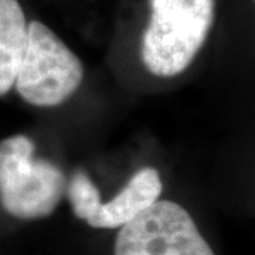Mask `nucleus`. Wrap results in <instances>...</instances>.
Masks as SVG:
<instances>
[{"label": "nucleus", "mask_w": 255, "mask_h": 255, "mask_svg": "<svg viewBox=\"0 0 255 255\" xmlns=\"http://www.w3.org/2000/svg\"><path fill=\"white\" fill-rule=\"evenodd\" d=\"M216 0H150L142 60L156 77L182 74L204 46L214 23Z\"/></svg>", "instance_id": "f257e3e1"}, {"label": "nucleus", "mask_w": 255, "mask_h": 255, "mask_svg": "<svg viewBox=\"0 0 255 255\" xmlns=\"http://www.w3.org/2000/svg\"><path fill=\"white\" fill-rule=\"evenodd\" d=\"M34 143L24 135L0 142V203L20 220L50 216L65 193L61 169L46 159H36Z\"/></svg>", "instance_id": "f03ea898"}, {"label": "nucleus", "mask_w": 255, "mask_h": 255, "mask_svg": "<svg viewBox=\"0 0 255 255\" xmlns=\"http://www.w3.org/2000/svg\"><path fill=\"white\" fill-rule=\"evenodd\" d=\"M84 78L81 60L41 21L27 26V44L14 85L23 100L36 107H57Z\"/></svg>", "instance_id": "7ed1b4c3"}, {"label": "nucleus", "mask_w": 255, "mask_h": 255, "mask_svg": "<svg viewBox=\"0 0 255 255\" xmlns=\"http://www.w3.org/2000/svg\"><path fill=\"white\" fill-rule=\"evenodd\" d=\"M115 255H214L190 214L177 203L157 200L121 227Z\"/></svg>", "instance_id": "20e7f679"}, {"label": "nucleus", "mask_w": 255, "mask_h": 255, "mask_svg": "<svg viewBox=\"0 0 255 255\" xmlns=\"http://www.w3.org/2000/svg\"><path fill=\"white\" fill-rule=\"evenodd\" d=\"M160 174L153 167H143L108 203H102L90 219L94 228H118L133 220L143 210L159 200L162 194Z\"/></svg>", "instance_id": "39448f33"}, {"label": "nucleus", "mask_w": 255, "mask_h": 255, "mask_svg": "<svg viewBox=\"0 0 255 255\" xmlns=\"http://www.w3.org/2000/svg\"><path fill=\"white\" fill-rule=\"evenodd\" d=\"M27 26L18 0H0V97L14 85L27 44Z\"/></svg>", "instance_id": "423d86ee"}, {"label": "nucleus", "mask_w": 255, "mask_h": 255, "mask_svg": "<svg viewBox=\"0 0 255 255\" xmlns=\"http://www.w3.org/2000/svg\"><path fill=\"white\" fill-rule=\"evenodd\" d=\"M65 191L74 214L81 220L91 217L101 204V194L98 187L92 183L88 174L82 170L74 172L71 179L67 182Z\"/></svg>", "instance_id": "0eeeda50"}]
</instances>
